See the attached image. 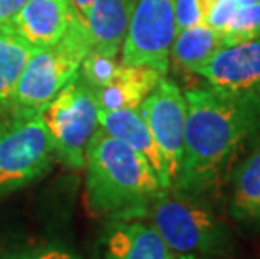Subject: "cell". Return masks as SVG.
Masks as SVG:
<instances>
[{
	"label": "cell",
	"mask_w": 260,
	"mask_h": 259,
	"mask_svg": "<svg viewBox=\"0 0 260 259\" xmlns=\"http://www.w3.org/2000/svg\"><path fill=\"white\" fill-rule=\"evenodd\" d=\"M186 125L178 179L171 189L210 200L260 145V96L202 84L183 91Z\"/></svg>",
	"instance_id": "obj_1"
},
{
	"label": "cell",
	"mask_w": 260,
	"mask_h": 259,
	"mask_svg": "<svg viewBox=\"0 0 260 259\" xmlns=\"http://www.w3.org/2000/svg\"><path fill=\"white\" fill-rule=\"evenodd\" d=\"M86 202L108 220L146 219L165 187L145 157L99 128L86 152Z\"/></svg>",
	"instance_id": "obj_2"
},
{
	"label": "cell",
	"mask_w": 260,
	"mask_h": 259,
	"mask_svg": "<svg viewBox=\"0 0 260 259\" xmlns=\"http://www.w3.org/2000/svg\"><path fill=\"white\" fill-rule=\"evenodd\" d=\"M146 220L176 256H223L234 246L230 225L207 200L175 189L165 190L154 200Z\"/></svg>",
	"instance_id": "obj_3"
},
{
	"label": "cell",
	"mask_w": 260,
	"mask_h": 259,
	"mask_svg": "<svg viewBox=\"0 0 260 259\" xmlns=\"http://www.w3.org/2000/svg\"><path fill=\"white\" fill-rule=\"evenodd\" d=\"M91 51V36L77 15L57 44L36 49L25 64L9 117L41 114L57 93L79 73L82 61Z\"/></svg>",
	"instance_id": "obj_4"
},
{
	"label": "cell",
	"mask_w": 260,
	"mask_h": 259,
	"mask_svg": "<svg viewBox=\"0 0 260 259\" xmlns=\"http://www.w3.org/2000/svg\"><path fill=\"white\" fill-rule=\"evenodd\" d=\"M41 117L51 135L56 158L71 170L84 168L87 147L99 130V106L94 88L77 73Z\"/></svg>",
	"instance_id": "obj_5"
},
{
	"label": "cell",
	"mask_w": 260,
	"mask_h": 259,
	"mask_svg": "<svg viewBox=\"0 0 260 259\" xmlns=\"http://www.w3.org/2000/svg\"><path fill=\"white\" fill-rule=\"evenodd\" d=\"M56 160L41 114L0 121V199L41 179Z\"/></svg>",
	"instance_id": "obj_6"
},
{
	"label": "cell",
	"mask_w": 260,
	"mask_h": 259,
	"mask_svg": "<svg viewBox=\"0 0 260 259\" xmlns=\"http://www.w3.org/2000/svg\"><path fill=\"white\" fill-rule=\"evenodd\" d=\"M175 36L176 0H138L119 61L123 64L148 66L167 76Z\"/></svg>",
	"instance_id": "obj_7"
},
{
	"label": "cell",
	"mask_w": 260,
	"mask_h": 259,
	"mask_svg": "<svg viewBox=\"0 0 260 259\" xmlns=\"http://www.w3.org/2000/svg\"><path fill=\"white\" fill-rule=\"evenodd\" d=\"M140 113L159 148L170 185L173 187L178 179L185 141L186 100L183 90L163 76L140 104Z\"/></svg>",
	"instance_id": "obj_8"
},
{
	"label": "cell",
	"mask_w": 260,
	"mask_h": 259,
	"mask_svg": "<svg viewBox=\"0 0 260 259\" xmlns=\"http://www.w3.org/2000/svg\"><path fill=\"white\" fill-rule=\"evenodd\" d=\"M195 76L218 90L260 96V36L223 46Z\"/></svg>",
	"instance_id": "obj_9"
},
{
	"label": "cell",
	"mask_w": 260,
	"mask_h": 259,
	"mask_svg": "<svg viewBox=\"0 0 260 259\" xmlns=\"http://www.w3.org/2000/svg\"><path fill=\"white\" fill-rule=\"evenodd\" d=\"M146 219L109 220L101 239V259H176Z\"/></svg>",
	"instance_id": "obj_10"
},
{
	"label": "cell",
	"mask_w": 260,
	"mask_h": 259,
	"mask_svg": "<svg viewBox=\"0 0 260 259\" xmlns=\"http://www.w3.org/2000/svg\"><path fill=\"white\" fill-rule=\"evenodd\" d=\"M69 0H27L10 25V32L36 49L57 44L74 19Z\"/></svg>",
	"instance_id": "obj_11"
},
{
	"label": "cell",
	"mask_w": 260,
	"mask_h": 259,
	"mask_svg": "<svg viewBox=\"0 0 260 259\" xmlns=\"http://www.w3.org/2000/svg\"><path fill=\"white\" fill-rule=\"evenodd\" d=\"M99 128L106 131L108 135H111L113 138L133 148L141 157H145L146 162L154 170V174L158 175L161 185L165 189H171L163 157L159 153V148L148 128L145 118L140 113V108L99 111Z\"/></svg>",
	"instance_id": "obj_12"
},
{
	"label": "cell",
	"mask_w": 260,
	"mask_h": 259,
	"mask_svg": "<svg viewBox=\"0 0 260 259\" xmlns=\"http://www.w3.org/2000/svg\"><path fill=\"white\" fill-rule=\"evenodd\" d=\"M136 2L138 0H94L82 20L91 36L92 51L119 57Z\"/></svg>",
	"instance_id": "obj_13"
},
{
	"label": "cell",
	"mask_w": 260,
	"mask_h": 259,
	"mask_svg": "<svg viewBox=\"0 0 260 259\" xmlns=\"http://www.w3.org/2000/svg\"><path fill=\"white\" fill-rule=\"evenodd\" d=\"M161 78L163 74L148 66L121 63L113 79L106 86L96 90L99 111L140 108V104L145 101V98L154 90Z\"/></svg>",
	"instance_id": "obj_14"
},
{
	"label": "cell",
	"mask_w": 260,
	"mask_h": 259,
	"mask_svg": "<svg viewBox=\"0 0 260 259\" xmlns=\"http://www.w3.org/2000/svg\"><path fill=\"white\" fill-rule=\"evenodd\" d=\"M230 216L242 227L260 231V145L230 179Z\"/></svg>",
	"instance_id": "obj_15"
},
{
	"label": "cell",
	"mask_w": 260,
	"mask_h": 259,
	"mask_svg": "<svg viewBox=\"0 0 260 259\" xmlns=\"http://www.w3.org/2000/svg\"><path fill=\"white\" fill-rule=\"evenodd\" d=\"M226 46L220 32L207 24L186 27L176 32L170 49V66L186 74H197V71L207 64L215 52Z\"/></svg>",
	"instance_id": "obj_16"
},
{
	"label": "cell",
	"mask_w": 260,
	"mask_h": 259,
	"mask_svg": "<svg viewBox=\"0 0 260 259\" xmlns=\"http://www.w3.org/2000/svg\"><path fill=\"white\" fill-rule=\"evenodd\" d=\"M36 47L10 31H0V108L9 117L15 88Z\"/></svg>",
	"instance_id": "obj_17"
},
{
	"label": "cell",
	"mask_w": 260,
	"mask_h": 259,
	"mask_svg": "<svg viewBox=\"0 0 260 259\" xmlns=\"http://www.w3.org/2000/svg\"><path fill=\"white\" fill-rule=\"evenodd\" d=\"M229 44L250 41L260 36V2L242 5L234 12L229 24L220 32Z\"/></svg>",
	"instance_id": "obj_18"
},
{
	"label": "cell",
	"mask_w": 260,
	"mask_h": 259,
	"mask_svg": "<svg viewBox=\"0 0 260 259\" xmlns=\"http://www.w3.org/2000/svg\"><path fill=\"white\" fill-rule=\"evenodd\" d=\"M121 64L119 57H111V56H104L101 52L91 51L87 52V56L82 61L79 74L82 76L87 84L94 88V91L99 88L106 86L109 81L113 79V76L116 74Z\"/></svg>",
	"instance_id": "obj_19"
},
{
	"label": "cell",
	"mask_w": 260,
	"mask_h": 259,
	"mask_svg": "<svg viewBox=\"0 0 260 259\" xmlns=\"http://www.w3.org/2000/svg\"><path fill=\"white\" fill-rule=\"evenodd\" d=\"M0 259H81L71 249L60 246H39L29 247V249L12 251L4 254Z\"/></svg>",
	"instance_id": "obj_20"
},
{
	"label": "cell",
	"mask_w": 260,
	"mask_h": 259,
	"mask_svg": "<svg viewBox=\"0 0 260 259\" xmlns=\"http://www.w3.org/2000/svg\"><path fill=\"white\" fill-rule=\"evenodd\" d=\"M203 24L198 0H176V32Z\"/></svg>",
	"instance_id": "obj_21"
},
{
	"label": "cell",
	"mask_w": 260,
	"mask_h": 259,
	"mask_svg": "<svg viewBox=\"0 0 260 259\" xmlns=\"http://www.w3.org/2000/svg\"><path fill=\"white\" fill-rule=\"evenodd\" d=\"M27 0H0V31H9Z\"/></svg>",
	"instance_id": "obj_22"
},
{
	"label": "cell",
	"mask_w": 260,
	"mask_h": 259,
	"mask_svg": "<svg viewBox=\"0 0 260 259\" xmlns=\"http://www.w3.org/2000/svg\"><path fill=\"white\" fill-rule=\"evenodd\" d=\"M69 4H71V7H73L74 14L77 15V17H79L81 20H84L87 12H89V9L92 7L94 0H69Z\"/></svg>",
	"instance_id": "obj_23"
},
{
	"label": "cell",
	"mask_w": 260,
	"mask_h": 259,
	"mask_svg": "<svg viewBox=\"0 0 260 259\" xmlns=\"http://www.w3.org/2000/svg\"><path fill=\"white\" fill-rule=\"evenodd\" d=\"M213 0H198V4H200V12H202V19L205 17V12H207V9L210 7V4H212ZM237 4V7H242V5H248V4H255V2H260V0H234Z\"/></svg>",
	"instance_id": "obj_24"
},
{
	"label": "cell",
	"mask_w": 260,
	"mask_h": 259,
	"mask_svg": "<svg viewBox=\"0 0 260 259\" xmlns=\"http://www.w3.org/2000/svg\"><path fill=\"white\" fill-rule=\"evenodd\" d=\"M176 259H198V257H195V256H178Z\"/></svg>",
	"instance_id": "obj_25"
},
{
	"label": "cell",
	"mask_w": 260,
	"mask_h": 259,
	"mask_svg": "<svg viewBox=\"0 0 260 259\" xmlns=\"http://www.w3.org/2000/svg\"><path fill=\"white\" fill-rule=\"evenodd\" d=\"M4 117H5V114H4V111H2V108H0V121H4Z\"/></svg>",
	"instance_id": "obj_26"
}]
</instances>
